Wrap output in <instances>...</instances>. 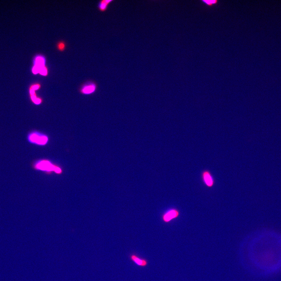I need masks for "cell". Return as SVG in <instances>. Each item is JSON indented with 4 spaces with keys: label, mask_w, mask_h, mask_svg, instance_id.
<instances>
[{
    "label": "cell",
    "mask_w": 281,
    "mask_h": 281,
    "mask_svg": "<svg viewBox=\"0 0 281 281\" xmlns=\"http://www.w3.org/2000/svg\"><path fill=\"white\" fill-rule=\"evenodd\" d=\"M34 168L37 170L45 171L47 172H54L57 174H60L62 172V169L60 168L46 160H42L36 162L34 165Z\"/></svg>",
    "instance_id": "1"
},
{
    "label": "cell",
    "mask_w": 281,
    "mask_h": 281,
    "mask_svg": "<svg viewBox=\"0 0 281 281\" xmlns=\"http://www.w3.org/2000/svg\"><path fill=\"white\" fill-rule=\"evenodd\" d=\"M28 140L30 143L44 145L47 143L48 139L46 136L38 132H33L29 134Z\"/></svg>",
    "instance_id": "2"
},
{
    "label": "cell",
    "mask_w": 281,
    "mask_h": 281,
    "mask_svg": "<svg viewBox=\"0 0 281 281\" xmlns=\"http://www.w3.org/2000/svg\"><path fill=\"white\" fill-rule=\"evenodd\" d=\"M129 258L132 262L138 266L145 268L148 265V261L147 259L140 257L136 253H131L130 255Z\"/></svg>",
    "instance_id": "3"
},
{
    "label": "cell",
    "mask_w": 281,
    "mask_h": 281,
    "mask_svg": "<svg viewBox=\"0 0 281 281\" xmlns=\"http://www.w3.org/2000/svg\"><path fill=\"white\" fill-rule=\"evenodd\" d=\"M201 176L203 181L207 187H213L214 184V179L210 172L207 170L204 171L202 172Z\"/></svg>",
    "instance_id": "4"
},
{
    "label": "cell",
    "mask_w": 281,
    "mask_h": 281,
    "mask_svg": "<svg viewBox=\"0 0 281 281\" xmlns=\"http://www.w3.org/2000/svg\"><path fill=\"white\" fill-rule=\"evenodd\" d=\"M179 212L176 209H171L165 214L163 217V219L166 222H168L179 216Z\"/></svg>",
    "instance_id": "5"
},
{
    "label": "cell",
    "mask_w": 281,
    "mask_h": 281,
    "mask_svg": "<svg viewBox=\"0 0 281 281\" xmlns=\"http://www.w3.org/2000/svg\"><path fill=\"white\" fill-rule=\"evenodd\" d=\"M114 1V0H102L99 2L98 7L101 12L106 11L110 4Z\"/></svg>",
    "instance_id": "6"
},
{
    "label": "cell",
    "mask_w": 281,
    "mask_h": 281,
    "mask_svg": "<svg viewBox=\"0 0 281 281\" xmlns=\"http://www.w3.org/2000/svg\"><path fill=\"white\" fill-rule=\"evenodd\" d=\"M45 63V58L42 55L38 56L35 58L34 61V66L37 67L39 70V69L46 66Z\"/></svg>",
    "instance_id": "7"
},
{
    "label": "cell",
    "mask_w": 281,
    "mask_h": 281,
    "mask_svg": "<svg viewBox=\"0 0 281 281\" xmlns=\"http://www.w3.org/2000/svg\"><path fill=\"white\" fill-rule=\"evenodd\" d=\"M96 85L94 83H90L85 85L81 90L82 93L85 94H92L95 91Z\"/></svg>",
    "instance_id": "8"
},
{
    "label": "cell",
    "mask_w": 281,
    "mask_h": 281,
    "mask_svg": "<svg viewBox=\"0 0 281 281\" xmlns=\"http://www.w3.org/2000/svg\"><path fill=\"white\" fill-rule=\"evenodd\" d=\"M56 47L59 51L62 52L64 51L66 48V44L63 41H59L56 45Z\"/></svg>",
    "instance_id": "9"
},
{
    "label": "cell",
    "mask_w": 281,
    "mask_h": 281,
    "mask_svg": "<svg viewBox=\"0 0 281 281\" xmlns=\"http://www.w3.org/2000/svg\"><path fill=\"white\" fill-rule=\"evenodd\" d=\"M39 74H40L41 76H47L48 74V69L47 67L45 66L39 69Z\"/></svg>",
    "instance_id": "10"
},
{
    "label": "cell",
    "mask_w": 281,
    "mask_h": 281,
    "mask_svg": "<svg viewBox=\"0 0 281 281\" xmlns=\"http://www.w3.org/2000/svg\"><path fill=\"white\" fill-rule=\"evenodd\" d=\"M31 99L34 103L36 104V105H39L41 103V99L37 98L36 97V95H35V94L31 95Z\"/></svg>",
    "instance_id": "11"
},
{
    "label": "cell",
    "mask_w": 281,
    "mask_h": 281,
    "mask_svg": "<svg viewBox=\"0 0 281 281\" xmlns=\"http://www.w3.org/2000/svg\"><path fill=\"white\" fill-rule=\"evenodd\" d=\"M206 5L209 6H212L216 4L218 2L217 1H202Z\"/></svg>",
    "instance_id": "12"
},
{
    "label": "cell",
    "mask_w": 281,
    "mask_h": 281,
    "mask_svg": "<svg viewBox=\"0 0 281 281\" xmlns=\"http://www.w3.org/2000/svg\"><path fill=\"white\" fill-rule=\"evenodd\" d=\"M40 85H39V84H37V85H33L31 87V89L34 90H38L39 89V88H40Z\"/></svg>",
    "instance_id": "13"
}]
</instances>
